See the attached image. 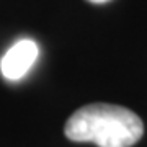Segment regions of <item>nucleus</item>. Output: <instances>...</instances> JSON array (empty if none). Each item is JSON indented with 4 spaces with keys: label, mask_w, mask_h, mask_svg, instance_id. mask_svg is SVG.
<instances>
[{
    "label": "nucleus",
    "mask_w": 147,
    "mask_h": 147,
    "mask_svg": "<svg viewBox=\"0 0 147 147\" xmlns=\"http://www.w3.org/2000/svg\"><path fill=\"white\" fill-rule=\"evenodd\" d=\"M90 3H106V2H110V0H87Z\"/></svg>",
    "instance_id": "nucleus-3"
},
{
    "label": "nucleus",
    "mask_w": 147,
    "mask_h": 147,
    "mask_svg": "<svg viewBox=\"0 0 147 147\" xmlns=\"http://www.w3.org/2000/svg\"><path fill=\"white\" fill-rule=\"evenodd\" d=\"M39 56V47L33 39H20L2 56L0 61V70L2 75L10 82L23 79L28 70L33 67Z\"/></svg>",
    "instance_id": "nucleus-2"
},
{
    "label": "nucleus",
    "mask_w": 147,
    "mask_h": 147,
    "mask_svg": "<svg viewBox=\"0 0 147 147\" xmlns=\"http://www.w3.org/2000/svg\"><path fill=\"white\" fill-rule=\"evenodd\" d=\"M65 136L74 142L98 147H132L144 132L141 118L127 108L106 103L82 106L65 123Z\"/></svg>",
    "instance_id": "nucleus-1"
}]
</instances>
